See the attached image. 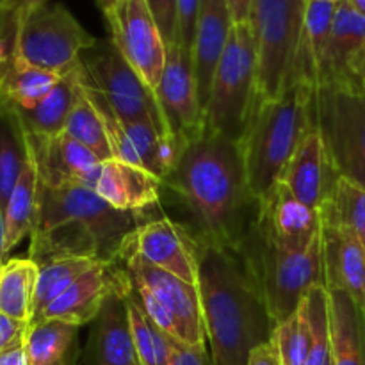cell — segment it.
<instances>
[{
	"mask_svg": "<svg viewBox=\"0 0 365 365\" xmlns=\"http://www.w3.org/2000/svg\"><path fill=\"white\" fill-rule=\"evenodd\" d=\"M163 187L191 210L202 241L241 248L259 223L260 202L250 189L241 146L207 127L185 145Z\"/></svg>",
	"mask_w": 365,
	"mask_h": 365,
	"instance_id": "6da1fadb",
	"label": "cell"
},
{
	"mask_svg": "<svg viewBox=\"0 0 365 365\" xmlns=\"http://www.w3.org/2000/svg\"><path fill=\"white\" fill-rule=\"evenodd\" d=\"M198 291L207 344L214 365H248L271 342L277 321L267 309L260 282L241 248L196 237Z\"/></svg>",
	"mask_w": 365,
	"mask_h": 365,
	"instance_id": "7a4b0ae2",
	"label": "cell"
},
{
	"mask_svg": "<svg viewBox=\"0 0 365 365\" xmlns=\"http://www.w3.org/2000/svg\"><path fill=\"white\" fill-rule=\"evenodd\" d=\"M310 95L312 88L292 82L278 98L259 100L250 116L239 146L250 189L259 202L277 187L285 166L312 128Z\"/></svg>",
	"mask_w": 365,
	"mask_h": 365,
	"instance_id": "3957f363",
	"label": "cell"
},
{
	"mask_svg": "<svg viewBox=\"0 0 365 365\" xmlns=\"http://www.w3.org/2000/svg\"><path fill=\"white\" fill-rule=\"evenodd\" d=\"M257 102L255 39L250 24H234L214 71L205 109V127L239 143Z\"/></svg>",
	"mask_w": 365,
	"mask_h": 365,
	"instance_id": "277c9868",
	"label": "cell"
},
{
	"mask_svg": "<svg viewBox=\"0 0 365 365\" xmlns=\"http://www.w3.org/2000/svg\"><path fill=\"white\" fill-rule=\"evenodd\" d=\"M310 121L323 138L339 177L365 187V91L335 82L312 89Z\"/></svg>",
	"mask_w": 365,
	"mask_h": 365,
	"instance_id": "5b68a950",
	"label": "cell"
},
{
	"mask_svg": "<svg viewBox=\"0 0 365 365\" xmlns=\"http://www.w3.org/2000/svg\"><path fill=\"white\" fill-rule=\"evenodd\" d=\"M241 250L259 278L277 324L298 312L314 285H324L321 235L307 250H285L264 241L253 230Z\"/></svg>",
	"mask_w": 365,
	"mask_h": 365,
	"instance_id": "8992f818",
	"label": "cell"
},
{
	"mask_svg": "<svg viewBox=\"0 0 365 365\" xmlns=\"http://www.w3.org/2000/svg\"><path fill=\"white\" fill-rule=\"evenodd\" d=\"M305 9L307 0H253L248 24L257 48L259 100L278 98L291 86Z\"/></svg>",
	"mask_w": 365,
	"mask_h": 365,
	"instance_id": "52a82bcc",
	"label": "cell"
},
{
	"mask_svg": "<svg viewBox=\"0 0 365 365\" xmlns=\"http://www.w3.org/2000/svg\"><path fill=\"white\" fill-rule=\"evenodd\" d=\"M66 221L84 223L98 241L103 262H116L127 239L145 220L141 212L114 209L89 187H50L39 180L38 220L32 234Z\"/></svg>",
	"mask_w": 365,
	"mask_h": 365,
	"instance_id": "ba28073f",
	"label": "cell"
},
{
	"mask_svg": "<svg viewBox=\"0 0 365 365\" xmlns=\"http://www.w3.org/2000/svg\"><path fill=\"white\" fill-rule=\"evenodd\" d=\"M96 41L63 4H45L16 18L14 53L61 77L73 70Z\"/></svg>",
	"mask_w": 365,
	"mask_h": 365,
	"instance_id": "9c48e42d",
	"label": "cell"
},
{
	"mask_svg": "<svg viewBox=\"0 0 365 365\" xmlns=\"http://www.w3.org/2000/svg\"><path fill=\"white\" fill-rule=\"evenodd\" d=\"M81 63L89 84L107 100L120 120H150L166 130L155 93L132 70L110 39H98L82 53Z\"/></svg>",
	"mask_w": 365,
	"mask_h": 365,
	"instance_id": "30bf717a",
	"label": "cell"
},
{
	"mask_svg": "<svg viewBox=\"0 0 365 365\" xmlns=\"http://www.w3.org/2000/svg\"><path fill=\"white\" fill-rule=\"evenodd\" d=\"M103 16L113 45L155 93L166 64L168 45L146 0H118Z\"/></svg>",
	"mask_w": 365,
	"mask_h": 365,
	"instance_id": "8fae6325",
	"label": "cell"
},
{
	"mask_svg": "<svg viewBox=\"0 0 365 365\" xmlns=\"http://www.w3.org/2000/svg\"><path fill=\"white\" fill-rule=\"evenodd\" d=\"M166 132L187 145L205 130V113L200 106L191 52L178 43L168 46L163 77L155 89Z\"/></svg>",
	"mask_w": 365,
	"mask_h": 365,
	"instance_id": "7c38bea8",
	"label": "cell"
},
{
	"mask_svg": "<svg viewBox=\"0 0 365 365\" xmlns=\"http://www.w3.org/2000/svg\"><path fill=\"white\" fill-rule=\"evenodd\" d=\"M132 284L148 289L171 312L180 328V342L187 346H207L198 285H191L159 267L152 266L138 253L123 248L120 259Z\"/></svg>",
	"mask_w": 365,
	"mask_h": 365,
	"instance_id": "4fadbf2b",
	"label": "cell"
},
{
	"mask_svg": "<svg viewBox=\"0 0 365 365\" xmlns=\"http://www.w3.org/2000/svg\"><path fill=\"white\" fill-rule=\"evenodd\" d=\"M132 287L130 277L123 262H98L91 269L78 277L59 298L43 309L32 323L46 319L86 327L96 319L103 303L114 294L125 296Z\"/></svg>",
	"mask_w": 365,
	"mask_h": 365,
	"instance_id": "5bb4252c",
	"label": "cell"
},
{
	"mask_svg": "<svg viewBox=\"0 0 365 365\" xmlns=\"http://www.w3.org/2000/svg\"><path fill=\"white\" fill-rule=\"evenodd\" d=\"M123 248L191 285H198V245L195 235L168 217L143 221Z\"/></svg>",
	"mask_w": 365,
	"mask_h": 365,
	"instance_id": "9a60e30c",
	"label": "cell"
},
{
	"mask_svg": "<svg viewBox=\"0 0 365 365\" xmlns=\"http://www.w3.org/2000/svg\"><path fill=\"white\" fill-rule=\"evenodd\" d=\"M257 234L285 250H307L321 235V214L296 198L284 184L260 202Z\"/></svg>",
	"mask_w": 365,
	"mask_h": 365,
	"instance_id": "2e32d148",
	"label": "cell"
},
{
	"mask_svg": "<svg viewBox=\"0 0 365 365\" xmlns=\"http://www.w3.org/2000/svg\"><path fill=\"white\" fill-rule=\"evenodd\" d=\"M39 180L50 187H89L95 191L102 160L63 132L53 138L27 134Z\"/></svg>",
	"mask_w": 365,
	"mask_h": 365,
	"instance_id": "e0dca14e",
	"label": "cell"
},
{
	"mask_svg": "<svg viewBox=\"0 0 365 365\" xmlns=\"http://www.w3.org/2000/svg\"><path fill=\"white\" fill-rule=\"evenodd\" d=\"M324 287L342 291L365 312V248L348 228L321 220Z\"/></svg>",
	"mask_w": 365,
	"mask_h": 365,
	"instance_id": "ac0fdd59",
	"label": "cell"
},
{
	"mask_svg": "<svg viewBox=\"0 0 365 365\" xmlns=\"http://www.w3.org/2000/svg\"><path fill=\"white\" fill-rule=\"evenodd\" d=\"M337 178L339 175L331 166L323 138L312 127L285 166L280 184L303 203L321 210Z\"/></svg>",
	"mask_w": 365,
	"mask_h": 365,
	"instance_id": "d6986e66",
	"label": "cell"
},
{
	"mask_svg": "<svg viewBox=\"0 0 365 365\" xmlns=\"http://www.w3.org/2000/svg\"><path fill=\"white\" fill-rule=\"evenodd\" d=\"M364 56L365 16L353 9L348 0H341L337 2V9H335L317 86L335 84V82L359 84L356 71H359Z\"/></svg>",
	"mask_w": 365,
	"mask_h": 365,
	"instance_id": "ffe728a7",
	"label": "cell"
},
{
	"mask_svg": "<svg viewBox=\"0 0 365 365\" xmlns=\"http://www.w3.org/2000/svg\"><path fill=\"white\" fill-rule=\"evenodd\" d=\"M232 29H234V20L225 0H200L191 57L203 113L209 102L214 71L230 38Z\"/></svg>",
	"mask_w": 365,
	"mask_h": 365,
	"instance_id": "44dd1931",
	"label": "cell"
},
{
	"mask_svg": "<svg viewBox=\"0 0 365 365\" xmlns=\"http://www.w3.org/2000/svg\"><path fill=\"white\" fill-rule=\"evenodd\" d=\"M82 86L86 93L95 103L96 109L100 110L106 123L107 134H109L110 148H113V159L123 160V163L134 164V166L145 168L150 173L157 175L155 163V150L157 143L164 128H160L155 121L141 120V121H123L116 116L113 107L107 103V100L93 88L84 77H82Z\"/></svg>",
	"mask_w": 365,
	"mask_h": 365,
	"instance_id": "7402d4cb",
	"label": "cell"
},
{
	"mask_svg": "<svg viewBox=\"0 0 365 365\" xmlns=\"http://www.w3.org/2000/svg\"><path fill=\"white\" fill-rule=\"evenodd\" d=\"M125 296H110L91 323L84 365H141L134 348Z\"/></svg>",
	"mask_w": 365,
	"mask_h": 365,
	"instance_id": "603a6c76",
	"label": "cell"
},
{
	"mask_svg": "<svg viewBox=\"0 0 365 365\" xmlns=\"http://www.w3.org/2000/svg\"><path fill=\"white\" fill-rule=\"evenodd\" d=\"M163 180L145 168L118 159L103 160L95 192L110 207L125 212H141L160 198Z\"/></svg>",
	"mask_w": 365,
	"mask_h": 365,
	"instance_id": "cb8c5ba5",
	"label": "cell"
},
{
	"mask_svg": "<svg viewBox=\"0 0 365 365\" xmlns=\"http://www.w3.org/2000/svg\"><path fill=\"white\" fill-rule=\"evenodd\" d=\"M84 66L78 63L73 70L61 77L56 88L32 109H14L25 132L38 138H53L63 134L68 118L77 103L82 89Z\"/></svg>",
	"mask_w": 365,
	"mask_h": 365,
	"instance_id": "d4e9b609",
	"label": "cell"
},
{
	"mask_svg": "<svg viewBox=\"0 0 365 365\" xmlns=\"http://www.w3.org/2000/svg\"><path fill=\"white\" fill-rule=\"evenodd\" d=\"M335 9H337V2H331V0H307L303 36L291 84L302 82L312 89L319 84L321 63H323L324 48L330 38Z\"/></svg>",
	"mask_w": 365,
	"mask_h": 365,
	"instance_id": "484cf974",
	"label": "cell"
},
{
	"mask_svg": "<svg viewBox=\"0 0 365 365\" xmlns=\"http://www.w3.org/2000/svg\"><path fill=\"white\" fill-rule=\"evenodd\" d=\"M330 294L331 365H365V312L342 291Z\"/></svg>",
	"mask_w": 365,
	"mask_h": 365,
	"instance_id": "4316f807",
	"label": "cell"
},
{
	"mask_svg": "<svg viewBox=\"0 0 365 365\" xmlns=\"http://www.w3.org/2000/svg\"><path fill=\"white\" fill-rule=\"evenodd\" d=\"M81 327L57 319L32 323L25 339L29 365H78Z\"/></svg>",
	"mask_w": 365,
	"mask_h": 365,
	"instance_id": "83f0119b",
	"label": "cell"
},
{
	"mask_svg": "<svg viewBox=\"0 0 365 365\" xmlns=\"http://www.w3.org/2000/svg\"><path fill=\"white\" fill-rule=\"evenodd\" d=\"M68 257H93L102 260L98 241L81 221H66L50 230L34 232L31 235L29 259L38 266Z\"/></svg>",
	"mask_w": 365,
	"mask_h": 365,
	"instance_id": "f1b7e54d",
	"label": "cell"
},
{
	"mask_svg": "<svg viewBox=\"0 0 365 365\" xmlns=\"http://www.w3.org/2000/svg\"><path fill=\"white\" fill-rule=\"evenodd\" d=\"M38 205L39 173L31 143H29V159L4 210L6 214V255L27 235L32 234L36 220H38Z\"/></svg>",
	"mask_w": 365,
	"mask_h": 365,
	"instance_id": "f546056e",
	"label": "cell"
},
{
	"mask_svg": "<svg viewBox=\"0 0 365 365\" xmlns=\"http://www.w3.org/2000/svg\"><path fill=\"white\" fill-rule=\"evenodd\" d=\"M27 159V132L14 107L6 100L0 107V203L4 210Z\"/></svg>",
	"mask_w": 365,
	"mask_h": 365,
	"instance_id": "4dcf8cb0",
	"label": "cell"
},
{
	"mask_svg": "<svg viewBox=\"0 0 365 365\" xmlns=\"http://www.w3.org/2000/svg\"><path fill=\"white\" fill-rule=\"evenodd\" d=\"M39 266L32 259H11L0 273V314L31 323Z\"/></svg>",
	"mask_w": 365,
	"mask_h": 365,
	"instance_id": "1f68e13d",
	"label": "cell"
},
{
	"mask_svg": "<svg viewBox=\"0 0 365 365\" xmlns=\"http://www.w3.org/2000/svg\"><path fill=\"white\" fill-rule=\"evenodd\" d=\"M59 81L61 75L32 66L14 53L4 70L0 91L14 109H32L48 96Z\"/></svg>",
	"mask_w": 365,
	"mask_h": 365,
	"instance_id": "d6a6232c",
	"label": "cell"
},
{
	"mask_svg": "<svg viewBox=\"0 0 365 365\" xmlns=\"http://www.w3.org/2000/svg\"><path fill=\"white\" fill-rule=\"evenodd\" d=\"M321 220L351 230L365 248V187L339 177L319 210Z\"/></svg>",
	"mask_w": 365,
	"mask_h": 365,
	"instance_id": "836d02e7",
	"label": "cell"
},
{
	"mask_svg": "<svg viewBox=\"0 0 365 365\" xmlns=\"http://www.w3.org/2000/svg\"><path fill=\"white\" fill-rule=\"evenodd\" d=\"M103 260L93 257H68V259H56L39 266L38 285L34 294V312L32 319L50 305L56 298H59L78 277L96 266ZM31 319V321H32Z\"/></svg>",
	"mask_w": 365,
	"mask_h": 365,
	"instance_id": "e575fe53",
	"label": "cell"
},
{
	"mask_svg": "<svg viewBox=\"0 0 365 365\" xmlns=\"http://www.w3.org/2000/svg\"><path fill=\"white\" fill-rule=\"evenodd\" d=\"M82 77H84V73H82ZM64 132L77 143H81L82 146H86L89 152L95 153L102 163L113 159V148H110L109 134H107L103 118L88 96L84 86H82L77 103H75L73 110L68 118Z\"/></svg>",
	"mask_w": 365,
	"mask_h": 365,
	"instance_id": "d590c367",
	"label": "cell"
},
{
	"mask_svg": "<svg viewBox=\"0 0 365 365\" xmlns=\"http://www.w3.org/2000/svg\"><path fill=\"white\" fill-rule=\"evenodd\" d=\"M130 323L134 348L141 365H170V337L159 330L152 321L146 317L145 310L135 298L134 289L125 296Z\"/></svg>",
	"mask_w": 365,
	"mask_h": 365,
	"instance_id": "8d00e7d4",
	"label": "cell"
},
{
	"mask_svg": "<svg viewBox=\"0 0 365 365\" xmlns=\"http://www.w3.org/2000/svg\"><path fill=\"white\" fill-rule=\"evenodd\" d=\"M312 335V351L307 365H331L330 294L323 284L314 285L302 303Z\"/></svg>",
	"mask_w": 365,
	"mask_h": 365,
	"instance_id": "74e56055",
	"label": "cell"
},
{
	"mask_svg": "<svg viewBox=\"0 0 365 365\" xmlns=\"http://www.w3.org/2000/svg\"><path fill=\"white\" fill-rule=\"evenodd\" d=\"M271 344L282 365H307L312 351V335L302 305L298 312L277 324Z\"/></svg>",
	"mask_w": 365,
	"mask_h": 365,
	"instance_id": "f35d334b",
	"label": "cell"
},
{
	"mask_svg": "<svg viewBox=\"0 0 365 365\" xmlns=\"http://www.w3.org/2000/svg\"><path fill=\"white\" fill-rule=\"evenodd\" d=\"M198 9L200 0H177V31H175V43H178L187 52H191L192 43H195Z\"/></svg>",
	"mask_w": 365,
	"mask_h": 365,
	"instance_id": "ab89813d",
	"label": "cell"
},
{
	"mask_svg": "<svg viewBox=\"0 0 365 365\" xmlns=\"http://www.w3.org/2000/svg\"><path fill=\"white\" fill-rule=\"evenodd\" d=\"M146 4L163 32L166 45H173L177 31V0H146Z\"/></svg>",
	"mask_w": 365,
	"mask_h": 365,
	"instance_id": "60d3db41",
	"label": "cell"
},
{
	"mask_svg": "<svg viewBox=\"0 0 365 365\" xmlns=\"http://www.w3.org/2000/svg\"><path fill=\"white\" fill-rule=\"evenodd\" d=\"M170 365H214L207 346H187L170 337Z\"/></svg>",
	"mask_w": 365,
	"mask_h": 365,
	"instance_id": "b9f144b4",
	"label": "cell"
},
{
	"mask_svg": "<svg viewBox=\"0 0 365 365\" xmlns=\"http://www.w3.org/2000/svg\"><path fill=\"white\" fill-rule=\"evenodd\" d=\"M31 323L0 314V353L25 344Z\"/></svg>",
	"mask_w": 365,
	"mask_h": 365,
	"instance_id": "7bdbcfd3",
	"label": "cell"
},
{
	"mask_svg": "<svg viewBox=\"0 0 365 365\" xmlns=\"http://www.w3.org/2000/svg\"><path fill=\"white\" fill-rule=\"evenodd\" d=\"M14 39H16V25L0 24V84H2V75L9 61L14 56Z\"/></svg>",
	"mask_w": 365,
	"mask_h": 365,
	"instance_id": "ee69618b",
	"label": "cell"
},
{
	"mask_svg": "<svg viewBox=\"0 0 365 365\" xmlns=\"http://www.w3.org/2000/svg\"><path fill=\"white\" fill-rule=\"evenodd\" d=\"M48 2L50 0H4L2 6H0V16L16 21L20 14L27 13V11L34 9V7L45 6Z\"/></svg>",
	"mask_w": 365,
	"mask_h": 365,
	"instance_id": "f6af8a7d",
	"label": "cell"
},
{
	"mask_svg": "<svg viewBox=\"0 0 365 365\" xmlns=\"http://www.w3.org/2000/svg\"><path fill=\"white\" fill-rule=\"evenodd\" d=\"M248 365H282L280 359H278L277 351H274V346L271 342L260 346L250 356Z\"/></svg>",
	"mask_w": 365,
	"mask_h": 365,
	"instance_id": "bcb514c9",
	"label": "cell"
},
{
	"mask_svg": "<svg viewBox=\"0 0 365 365\" xmlns=\"http://www.w3.org/2000/svg\"><path fill=\"white\" fill-rule=\"evenodd\" d=\"M225 2H227L234 24H248L253 0H225Z\"/></svg>",
	"mask_w": 365,
	"mask_h": 365,
	"instance_id": "7dc6e473",
	"label": "cell"
},
{
	"mask_svg": "<svg viewBox=\"0 0 365 365\" xmlns=\"http://www.w3.org/2000/svg\"><path fill=\"white\" fill-rule=\"evenodd\" d=\"M0 365H29L27 353H25V344L0 353Z\"/></svg>",
	"mask_w": 365,
	"mask_h": 365,
	"instance_id": "c3c4849f",
	"label": "cell"
},
{
	"mask_svg": "<svg viewBox=\"0 0 365 365\" xmlns=\"http://www.w3.org/2000/svg\"><path fill=\"white\" fill-rule=\"evenodd\" d=\"M6 257V214H4V207L0 203V259Z\"/></svg>",
	"mask_w": 365,
	"mask_h": 365,
	"instance_id": "681fc988",
	"label": "cell"
},
{
	"mask_svg": "<svg viewBox=\"0 0 365 365\" xmlns=\"http://www.w3.org/2000/svg\"><path fill=\"white\" fill-rule=\"evenodd\" d=\"M356 81H359L360 88H362L364 91H365V56H364L362 63H360L359 71H356Z\"/></svg>",
	"mask_w": 365,
	"mask_h": 365,
	"instance_id": "f907efd6",
	"label": "cell"
},
{
	"mask_svg": "<svg viewBox=\"0 0 365 365\" xmlns=\"http://www.w3.org/2000/svg\"><path fill=\"white\" fill-rule=\"evenodd\" d=\"M116 2L118 0H96V6L100 7V11H102V13H106V11L110 9V7H113Z\"/></svg>",
	"mask_w": 365,
	"mask_h": 365,
	"instance_id": "816d5d0a",
	"label": "cell"
},
{
	"mask_svg": "<svg viewBox=\"0 0 365 365\" xmlns=\"http://www.w3.org/2000/svg\"><path fill=\"white\" fill-rule=\"evenodd\" d=\"M348 2L351 4L353 9L359 11L360 14H364V16H365V0H348Z\"/></svg>",
	"mask_w": 365,
	"mask_h": 365,
	"instance_id": "f5cc1de1",
	"label": "cell"
},
{
	"mask_svg": "<svg viewBox=\"0 0 365 365\" xmlns=\"http://www.w3.org/2000/svg\"><path fill=\"white\" fill-rule=\"evenodd\" d=\"M6 102V98H4V95H2V91H0V107H2V103Z\"/></svg>",
	"mask_w": 365,
	"mask_h": 365,
	"instance_id": "db71d44e",
	"label": "cell"
},
{
	"mask_svg": "<svg viewBox=\"0 0 365 365\" xmlns=\"http://www.w3.org/2000/svg\"><path fill=\"white\" fill-rule=\"evenodd\" d=\"M4 264H6L4 262V259H0V273H2V269H4Z\"/></svg>",
	"mask_w": 365,
	"mask_h": 365,
	"instance_id": "11a10c76",
	"label": "cell"
},
{
	"mask_svg": "<svg viewBox=\"0 0 365 365\" xmlns=\"http://www.w3.org/2000/svg\"><path fill=\"white\" fill-rule=\"evenodd\" d=\"M331 2H341V0H331Z\"/></svg>",
	"mask_w": 365,
	"mask_h": 365,
	"instance_id": "9f6ffc18",
	"label": "cell"
},
{
	"mask_svg": "<svg viewBox=\"0 0 365 365\" xmlns=\"http://www.w3.org/2000/svg\"><path fill=\"white\" fill-rule=\"evenodd\" d=\"M2 2H4V0H0V6H2Z\"/></svg>",
	"mask_w": 365,
	"mask_h": 365,
	"instance_id": "6f0895ef",
	"label": "cell"
}]
</instances>
